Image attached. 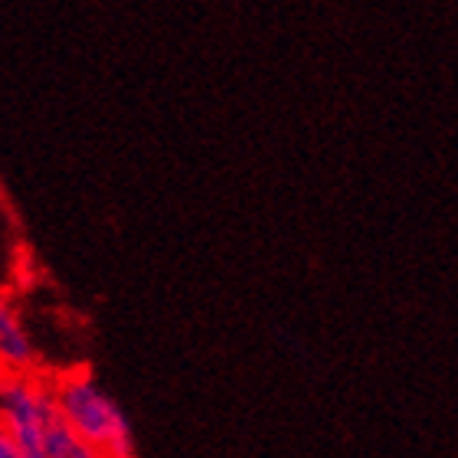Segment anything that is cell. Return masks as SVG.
I'll return each instance as SVG.
<instances>
[{
	"label": "cell",
	"instance_id": "cell-1",
	"mask_svg": "<svg viewBox=\"0 0 458 458\" xmlns=\"http://www.w3.org/2000/svg\"><path fill=\"white\" fill-rule=\"evenodd\" d=\"M56 406L79 439L102 452V458H138L131 422L118 400L89 370H69L53 380Z\"/></svg>",
	"mask_w": 458,
	"mask_h": 458
},
{
	"label": "cell",
	"instance_id": "cell-2",
	"mask_svg": "<svg viewBox=\"0 0 458 458\" xmlns=\"http://www.w3.org/2000/svg\"><path fill=\"white\" fill-rule=\"evenodd\" d=\"M53 380L30 373H0V429L23 458H47V422L56 412Z\"/></svg>",
	"mask_w": 458,
	"mask_h": 458
},
{
	"label": "cell",
	"instance_id": "cell-3",
	"mask_svg": "<svg viewBox=\"0 0 458 458\" xmlns=\"http://www.w3.org/2000/svg\"><path fill=\"white\" fill-rule=\"evenodd\" d=\"M37 367L33 337L20 321L17 308L0 292V373H30Z\"/></svg>",
	"mask_w": 458,
	"mask_h": 458
},
{
	"label": "cell",
	"instance_id": "cell-4",
	"mask_svg": "<svg viewBox=\"0 0 458 458\" xmlns=\"http://www.w3.org/2000/svg\"><path fill=\"white\" fill-rule=\"evenodd\" d=\"M0 458H23L17 452V445H13V442H10V436L4 429H0Z\"/></svg>",
	"mask_w": 458,
	"mask_h": 458
}]
</instances>
